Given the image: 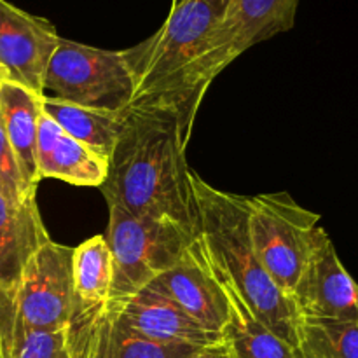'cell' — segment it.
I'll return each instance as SVG.
<instances>
[{"instance_id":"6da1fadb","label":"cell","mask_w":358,"mask_h":358,"mask_svg":"<svg viewBox=\"0 0 358 358\" xmlns=\"http://www.w3.org/2000/svg\"><path fill=\"white\" fill-rule=\"evenodd\" d=\"M185 147L182 119L173 107L154 100L129 105L100 185L107 205L121 206L131 215L171 220L198 233Z\"/></svg>"},{"instance_id":"7a4b0ae2","label":"cell","mask_w":358,"mask_h":358,"mask_svg":"<svg viewBox=\"0 0 358 358\" xmlns=\"http://www.w3.org/2000/svg\"><path fill=\"white\" fill-rule=\"evenodd\" d=\"M198 234L213 271L247 303L252 313L278 338L297 348L299 317L259 261L247 227V196L206 184L192 171Z\"/></svg>"},{"instance_id":"3957f363","label":"cell","mask_w":358,"mask_h":358,"mask_svg":"<svg viewBox=\"0 0 358 358\" xmlns=\"http://www.w3.org/2000/svg\"><path fill=\"white\" fill-rule=\"evenodd\" d=\"M299 2L231 0L222 23L213 31L201 55L173 80L136 101L154 100L173 107L180 115L185 142L189 143L196 112L213 79L255 44L292 30Z\"/></svg>"},{"instance_id":"277c9868","label":"cell","mask_w":358,"mask_h":358,"mask_svg":"<svg viewBox=\"0 0 358 358\" xmlns=\"http://www.w3.org/2000/svg\"><path fill=\"white\" fill-rule=\"evenodd\" d=\"M229 3L231 0H182L171 6L163 27L152 37L126 49L135 83L133 101L149 96L173 80L201 55L222 23Z\"/></svg>"},{"instance_id":"5b68a950","label":"cell","mask_w":358,"mask_h":358,"mask_svg":"<svg viewBox=\"0 0 358 358\" xmlns=\"http://www.w3.org/2000/svg\"><path fill=\"white\" fill-rule=\"evenodd\" d=\"M318 222V213L303 208L287 192L247 196L252 247L273 282L290 301L313 250Z\"/></svg>"},{"instance_id":"8992f818","label":"cell","mask_w":358,"mask_h":358,"mask_svg":"<svg viewBox=\"0 0 358 358\" xmlns=\"http://www.w3.org/2000/svg\"><path fill=\"white\" fill-rule=\"evenodd\" d=\"M107 206L105 238L114 259L110 297L145 289L156 276L177 264L185 248L198 238L196 231L171 220L131 215L117 205Z\"/></svg>"},{"instance_id":"52a82bcc","label":"cell","mask_w":358,"mask_h":358,"mask_svg":"<svg viewBox=\"0 0 358 358\" xmlns=\"http://www.w3.org/2000/svg\"><path fill=\"white\" fill-rule=\"evenodd\" d=\"M80 107L124 112L135 83L124 51L91 48L59 37L44 77V94Z\"/></svg>"},{"instance_id":"ba28073f","label":"cell","mask_w":358,"mask_h":358,"mask_svg":"<svg viewBox=\"0 0 358 358\" xmlns=\"http://www.w3.org/2000/svg\"><path fill=\"white\" fill-rule=\"evenodd\" d=\"M72 250L49 240L28 261L14 296V341L28 332L66 327L76 303Z\"/></svg>"},{"instance_id":"9c48e42d","label":"cell","mask_w":358,"mask_h":358,"mask_svg":"<svg viewBox=\"0 0 358 358\" xmlns=\"http://www.w3.org/2000/svg\"><path fill=\"white\" fill-rule=\"evenodd\" d=\"M63 334L70 358H189L201 350L142 338L112 313L107 301L87 304L76 299Z\"/></svg>"},{"instance_id":"30bf717a","label":"cell","mask_w":358,"mask_h":358,"mask_svg":"<svg viewBox=\"0 0 358 358\" xmlns=\"http://www.w3.org/2000/svg\"><path fill=\"white\" fill-rule=\"evenodd\" d=\"M292 303L301 320L358 322V283L343 266L334 243L318 227Z\"/></svg>"},{"instance_id":"8fae6325","label":"cell","mask_w":358,"mask_h":358,"mask_svg":"<svg viewBox=\"0 0 358 358\" xmlns=\"http://www.w3.org/2000/svg\"><path fill=\"white\" fill-rule=\"evenodd\" d=\"M145 289L166 296L203 329L222 339L229 320V303L206 257L199 234L185 248L177 264L156 276Z\"/></svg>"},{"instance_id":"7c38bea8","label":"cell","mask_w":358,"mask_h":358,"mask_svg":"<svg viewBox=\"0 0 358 358\" xmlns=\"http://www.w3.org/2000/svg\"><path fill=\"white\" fill-rule=\"evenodd\" d=\"M59 42L55 24L0 0V70L3 80L44 96V77Z\"/></svg>"},{"instance_id":"4fadbf2b","label":"cell","mask_w":358,"mask_h":358,"mask_svg":"<svg viewBox=\"0 0 358 358\" xmlns=\"http://www.w3.org/2000/svg\"><path fill=\"white\" fill-rule=\"evenodd\" d=\"M107 306L128 329L142 338L164 345H187L196 348L215 345L222 339L212 334L171 299L152 289L122 297H110Z\"/></svg>"},{"instance_id":"5bb4252c","label":"cell","mask_w":358,"mask_h":358,"mask_svg":"<svg viewBox=\"0 0 358 358\" xmlns=\"http://www.w3.org/2000/svg\"><path fill=\"white\" fill-rule=\"evenodd\" d=\"M108 161L70 136L48 114L38 117L37 173L79 187H100L105 182Z\"/></svg>"},{"instance_id":"9a60e30c","label":"cell","mask_w":358,"mask_h":358,"mask_svg":"<svg viewBox=\"0 0 358 358\" xmlns=\"http://www.w3.org/2000/svg\"><path fill=\"white\" fill-rule=\"evenodd\" d=\"M49 240L37 198L16 205L0 192V297L14 304L28 261Z\"/></svg>"},{"instance_id":"2e32d148","label":"cell","mask_w":358,"mask_h":358,"mask_svg":"<svg viewBox=\"0 0 358 358\" xmlns=\"http://www.w3.org/2000/svg\"><path fill=\"white\" fill-rule=\"evenodd\" d=\"M42 114V96L23 86L0 83V117L28 187L37 191V133Z\"/></svg>"},{"instance_id":"e0dca14e","label":"cell","mask_w":358,"mask_h":358,"mask_svg":"<svg viewBox=\"0 0 358 358\" xmlns=\"http://www.w3.org/2000/svg\"><path fill=\"white\" fill-rule=\"evenodd\" d=\"M217 278L229 303V320L222 332L229 358H301L299 350L266 327L222 276Z\"/></svg>"},{"instance_id":"ac0fdd59","label":"cell","mask_w":358,"mask_h":358,"mask_svg":"<svg viewBox=\"0 0 358 358\" xmlns=\"http://www.w3.org/2000/svg\"><path fill=\"white\" fill-rule=\"evenodd\" d=\"M42 112L48 114L56 124L65 129L70 136L90 147L105 159L117 143L124 126V112L100 110V108L80 107L70 101L52 96H42Z\"/></svg>"},{"instance_id":"d6986e66","label":"cell","mask_w":358,"mask_h":358,"mask_svg":"<svg viewBox=\"0 0 358 358\" xmlns=\"http://www.w3.org/2000/svg\"><path fill=\"white\" fill-rule=\"evenodd\" d=\"M73 294L80 303L108 301L114 282V259L107 238L96 234L72 250Z\"/></svg>"},{"instance_id":"ffe728a7","label":"cell","mask_w":358,"mask_h":358,"mask_svg":"<svg viewBox=\"0 0 358 358\" xmlns=\"http://www.w3.org/2000/svg\"><path fill=\"white\" fill-rule=\"evenodd\" d=\"M301 358H358V322L301 320Z\"/></svg>"},{"instance_id":"44dd1931","label":"cell","mask_w":358,"mask_h":358,"mask_svg":"<svg viewBox=\"0 0 358 358\" xmlns=\"http://www.w3.org/2000/svg\"><path fill=\"white\" fill-rule=\"evenodd\" d=\"M0 192L16 205L30 201L37 194V191L28 187V184L24 182L20 164H17L16 156L13 152V147L7 140L2 117H0Z\"/></svg>"},{"instance_id":"7402d4cb","label":"cell","mask_w":358,"mask_h":358,"mask_svg":"<svg viewBox=\"0 0 358 358\" xmlns=\"http://www.w3.org/2000/svg\"><path fill=\"white\" fill-rule=\"evenodd\" d=\"M10 358H70L63 331L28 332L14 341Z\"/></svg>"},{"instance_id":"603a6c76","label":"cell","mask_w":358,"mask_h":358,"mask_svg":"<svg viewBox=\"0 0 358 358\" xmlns=\"http://www.w3.org/2000/svg\"><path fill=\"white\" fill-rule=\"evenodd\" d=\"M14 341V304L0 297V358H10Z\"/></svg>"},{"instance_id":"cb8c5ba5","label":"cell","mask_w":358,"mask_h":358,"mask_svg":"<svg viewBox=\"0 0 358 358\" xmlns=\"http://www.w3.org/2000/svg\"><path fill=\"white\" fill-rule=\"evenodd\" d=\"M189 358H229L227 355V350L224 346V343H215V345L205 346V348L198 350L196 353H192Z\"/></svg>"},{"instance_id":"d4e9b609","label":"cell","mask_w":358,"mask_h":358,"mask_svg":"<svg viewBox=\"0 0 358 358\" xmlns=\"http://www.w3.org/2000/svg\"><path fill=\"white\" fill-rule=\"evenodd\" d=\"M182 0H173V2H171V6H177V3H180Z\"/></svg>"},{"instance_id":"484cf974","label":"cell","mask_w":358,"mask_h":358,"mask_svg":"<svg viewBox=\"0 0 358 358\" xmlns=\"http://www.w3.org/2000/svg\"><path fill=\"white\" fill-rule=\"evenodd\" d=\"M2 80H3V76H2V73H0V83H2Z\"/></svg>"},{"instance_id":"4316f807","label":"cell","mask_w":358,"mask_h":358,"mask_svg":"<svg viewBox=\"0 0 358 358\" xmlns=\"http://www.w3.org/2000/svg\"><path fill=\"white\" fill-rule=\"evenodd\" d=\"M0 73H2V70H0ZM2 76H3V73H2Z\"/></svg>"}]
</instances>
